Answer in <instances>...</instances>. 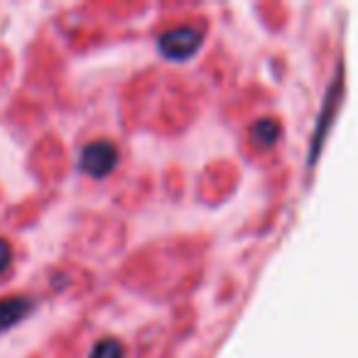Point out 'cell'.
Masks as SVG:
<instances>
[{
	"mask_svg": "<svg viewBox=\"0 0 358 358\" xmlns=\"http://www.w3.org/2000/svg\"><path fill=\"white\" fill-rule=\"evenodd\" d=\"M32 309V299L27 297H6L0 299V331L15 327L17 322L30 314Z\"/></svg>",
	"mask_w": 358,
	"mask_h": 358,
	"instance_id": "3",
	"label": "cell"
},
{
	"mask_svg": "<svg viewBox=\"0 0 358 358\" xmlns=\"http://www.w3.org/2000/svg\"><path fill=\"white\" fill-rule=\"evenodd\" d=\"M10 263H13V248L6 238H0V275L10 268Z\"/></svg>",
	"mask_w": 358,
	"mask_h": 358,
	"instance_id": "6",
	"label": "cell"
},
{
	"mask_svg": "<svg viewBox=\"0 0 358 358\" xmlns=\"http://www.w3.org/2000/svg\"><path fill=\"white\" fill-rule=\"evenodd\" d=\"M201 42H204V32H201L199 27L185 25V27H174V30L159 35L157 47L167 59L182 62V59H189L192 55H196Z\"/></svg>",
	"mask_w": 358,
	"mask_h": 358,
	"instance_id": "1",
	"label": "cell"
},
{
	"mask_svg": "<svg viewBox=\"0 0 358 358\" xmlns=\"http://www.w3.org/2000/svg\"><path fill=\"white\" fill-rule=\"evenodd\" d=\"M280 133H282V128H280V123L275 118H260L258 123L250 128V138H253V143L263 150L273 148V145L280 140Z\"/></svg>",
	"mask_w": 358,
	"mask_h": 358,
	"instance_id": "4",
	"label": "cell"
},
{
	"mask_svg": "<svg viewBox=\"0 0 358 358\" xmlns=\"http://www.w3.org/2000/svg\"><path fill=\"white\" fill-rule=\"evenodd\" d=\"M123 343L118 338H101L94 348H91V358H123Z\"/></svg>",
	"mask_w": 358,
	"mask_h": 358,
	"instance_id": "5",
	"label": "cell"
},
{
	"mask_svg": "<svg viewBox=\"0 0 358 358\" xmlns=\"http://www.w3.org/2000/svg\"><path fill=\"white\" fill-rule=\"evenodd\" d=\"M115 164H118V150H115V145L110 140H96V143H89L81 150L79 167L89 177H106V174L113 172Z\"/></svg>",
	"mask_w": 358,
	"mask_h": 358,
	"instance_id": "2",
	"label": "cell"
}]
</instances>
